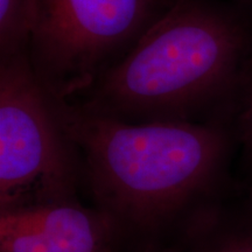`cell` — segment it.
I'll list each match as a JSON object with an SVG mask.
<instances>
[{
	"label": "cell",
	"instance_id": "obj_1",
	"mask_svg": "<svg viewBox=\"0 0 252 252\" xmlns=\"http://www.w3.org/2000/svg\"><path fill=\"white\" fill-rule=\"evenodd\" d=\"M82 159V190L139 247L167 252L231 193L238 126L131 124L64 103Z\"/></svg>",
	"mask_w": 252,
	"mask_h": 252
},
{
	"label": "cell",
	"instance_id": "obj_2",
	"mask_svg": "<svg viewBox=\"0 0 252 252\" xmlns=\"http://www.w3.org/2000/svg\"><path fill=\"white\" fill-rule=\"evenodd\" d=\"M251 99V6L175 0L122 62L68 100L131 124L238 126Z\"/></svg>",
	"mask_w": 252,
	"mask_h": 252
},
{
	"label": "cell",
	"instance_id": "obj_3",
	"mask_svg": "<svg viewBox=\"0 0 252 252\" xmlns=\"http://www.w3.org/2000/svg\"><path fill=\"white\" fill-rule=\"evenodd\" d=\"M64 103L37 77L28 50L0 60V209L80 196L82 159Z\"/></svg>",
	"mask_w": 252,
	"mask_h": 252
},
{
	"label": "cell",
	"instance_id": "obj_4",
	"mask_svg": "<svg viewBox=\"0 0 252 252\" xmlns=\"http://www.w3.org/2000/svg\"><path fill=\"white\" fill-rule=\"evenodd\" d=\"M175 0H31L28 56L70 99L122 62Z\"/></svg>",
	"mask_w": 252,
	"mask_h": 252
},
{
	"label": "cell",
	"instance_id": "obj_5",
	"mask_svg": "<svg viewBox=\"0 0 252 252\" xmlns=\"http://www.w3.org/2000/svg\"><path fill=\"white\" fill-rule=\"evenodd\" d=\"M0 252H151L97 207L77 200L0 209Z\"/></svg>",
	"mask_w": 252,
	"mask_h": 252
},
{
	"label": "cell",
	"instance_id": "obj_6",
	"mask_svg": "<svg viewBox=\"0 0 252 252\" xmlns=\"http://www.w3.org/2000/svg\"><path fill=\"white\" fill-rule=\"evenodd\" d=\"M208 210L167 252H252V187Z\"/></svg>",
	"mask_w": 252,
	"mask_h": 252
},
{
	"label": "cell",
	"instance_id": "obj_7",
	"mask_svg": "<svg viewBox=\"0 0 252 252\" xmlns=\"http://www.w3.org/2000/svg\"><path fill=\"white\" fill-rule=\"evenodd\" d=\"M31 0H0V60L28 50Z\"/></svg>",
	"mask_w": 252,
	"mask_h": 252
},
{
	"label": "cell",
	"instance_id": "obj_8",
	"mask_svg": "<svg viewBox=\"0 0 252 252\" xmlns=\"http://www.w3.org/2000/svg\"><path fill=\"white\" fill-rule=\"evenodd\" d=\"M238 137L239 145L243 149L245 159L252 169V99L239 122Z\"/></svg>",
	"mask_w": 252,
	"mask_h": 252
},
{
	"label": "cell",
	"instance_id": "obj_9",
	"mask_svg": "<svg viewBox=\"0 0 252 252\" xmlns=\"http://www.w3.org/2000/svg\"><path fill=\"white\" fill-rule=\"evenodd\" d=\"M234 1L241 2V4H244V5L251 6V7H252V0H234Z\"/></svg>",
	"mask_w": 252,
	"mask_h": 252
},
{
	"label": "cell",
	"instance_id": "obj_10",
	"mask_svg": "<svg viewBox=\"0 0 252 252\" xmlns=\"http://www.w3.org/2000/svg\"><path fill=\"white\" fill-rule=\"evenodd\" d=\"M251 187H252V186H251Z\"/></svg>",
	"mask_w": 252,
	"mask_h": 252
}]
</instances>
